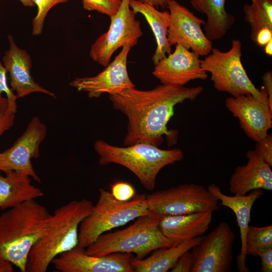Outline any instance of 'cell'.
Here are the masks:
<instances>
[{
  "mask_svg": "<svg viewBox=\"0 0 272 272\" xmlns=\"http://www.w3.org/2000/svg\"><path fill=\"white\" fill-rule=\"evenodd\" d=\"M241 56L242 43L234 39L227 51L213 48L211 52L201 59V66L210 73L211 81L218 91L227 93L233 97L250 94L262 98L267 96L262 86L258 90L248 77Z\"/></svg>",
  "mask_w": 272,
  "mask_h": 272,
  "instance_id": "obj_7",
  "label": "cell"
},
{
  "mask_svg": "<svg viewBox=\"0 0 272 272\" xmlns=\"http://www.w3.org/2000/svg\"><path fill=\"white\" fill-rule=\"evenodd\" d=\"M111 193L117 200L127 201L135 195V190L132 185L124 181H117L111 187Z\"/></svg>",
  "mask_w": 272,
  "mask_h": 272,
  "instance_id": "obj_30",
  "label": "cell"
},
{
  "mask_svg": "<svg viewBox=\"0 0 272 272\" xmlns=\"http://www.w3.org/2000/svg\"><path fill=\"white\" fill-rule=\"evenodd\" d=\"M3 176L0 171V209L15 207L26 201L42 197L44 193L32 184L28 175L10 171Z\"/></svg>",
  "mask_w": 272,
  "mask_h": 272,
  "instance_id": "obj_21",
  "label": "cell"
},
{
  "mask_svg": "<svg viewBox=\"0 0 272 272\" xmlns=\"http://www.w3.org/2000/svg\"><path fill=\"white\" fill-rule=\"evenodd\" d=\"M226 0H190L192 7L205 15L204 33L211 40L223 38L234 24L235 17L226 11Z\"/></svg>",
  "mask_w": 272,
  "mask_h": 272,
  "instance_id": "obj_24",
  "label": "cell"
},
{
  "mask_svg": "<svg viewBox=\"0 0 272 272\" xmlns=\"http://www.w3.org/2000/svg\"><path fill=\"white\" fill-rule=\"evenodd\" d=\"M271 40L272 29L267 27H264L257 32L254 42L258 46L263 47Z\"/></svg>",
  "mask_w": 272,
  "mask_h": 272,
  "instance_id": "obj_35",
  "label": "cell"
},
{
  "mask_svg": "<svg viewBox=\"0 0 272 272\" xmlns=\"http://www.w3.org/2000/svg\"><path fill=\"white\" fill-rule=\"evenodd\" d=\"M17 109V103H10L0 94V137L13 126Z\"/></svg>",
  "mask_w": 272,
  "mask_h": 272,
  "instance_id": "obj_28",
  "label": "cell"
},
{
  "mask_svg": "<svg viewBox=\"0 0 272 272\" xmlns=\"http://www.w3.org/2000/svg\"><path fill=\"white\" fill-rule=\"evenodd\" d=\"M264 88L268 96L269 108L272 110V72L270 71L264 73L262 77Z\"/></svg>",
  "mask_w": 272,
  "mask_h": 272,
  "instance_id": "obj_36",
  "label": "cell"
},
{
  "mask_svg": "<svg viewBox=\"0 0 272 272\" xmlns=\"http://www.w3.org/2000/svg\"><path fill=\"white\" fill-rule=\"evenodd\" d=\"M99 156V164L114 163L131 171L148 190L155 187L160 171L164 167L181 161L184 157L179 148L163 150L147 143H137L127 147H118L98 140L94 145Z\"/></svg>",
  "mask_w": 272,
  "mask_h": 272,
  "instance_id": "obj_4",
  "label": "cell"
},
{
  "mask_svg": "<svg viewBox=\"0 0 272 272\" xmlns=\"http://www.w3.org/2000/svg\"><path fill=\"white\" fill-rule=\"evenodd\" d=\"M244 19L250 26V38L254 42L257 32L262 28L272 29V0H251L243 7Z\"/></svg>",
  "mask_w": 272,
  "mask_h": 272,
  "instance_id": "obj_25",
  "label": "cell"
},
{
  "mask_svg": "<svg viewBox=\"0 0 272 272\" xmlns=\"http://www.w3.org/2000/svg\"><path fill=\"white\" fill-rule=\"evenodd\" d=\"M272 246V226L255 227L249 225L245 238V254L256 256L259 248Z\"/></svg>",
  "mask_w": 272,
  "mask_h": 272,
  "instance_id": "obj_26",
  "label": "cell"
},
{
  "mask_svg": "<svg viewBox=\"0 0 272 272\" xmlns=\"http://www.w3.org/2000/svg\"><path fill=\"white\" fill-rule=\"evenodd\" d=\"M69 0H33L37 6V12L32 21V34L35 36L41 34L44 21L49 11L58 4L65 3Z\"/></svg>",
  "mask_w": 272,
  "mask_h": 272,
  "instance_id": "obj_27",
  "label": "cell"
},
{
  "mask_svg": "<svg viewBox=\"0 0 272 272\" xmlns=\"http://www.w3.org/2000/svg\"><path fill=\"white\" fill-rule=\"evenodd\" d=\"M256 256L260 258L262 272L272 271V246L258 249L256 252Z\"/></svg>",
  "mask_w": 272,
  "mask_h": 272,
  "instance_id": "obj_33",
  "label": "cell"
},
{
  "mask_svg": "<svg viewBox=\"0 0 272 272\" xmlns=\"http://www.w3.org/2000/svg\"><path fill=\"white\" fill-rule=\"evenodd\" d=\"M175 45L173 52L155 64L152 75L161 84L178 86L206 80L208 74L201 66L200 56L180 44Z\"/></svg>",
  "mask_w": 272,
  "mask_h": 272,
  "instance_id": "obj_16",
  "label": "cell"
},
{
  "mask_svg": "<svg viewBox=\"0 0 272 272\" xmlns=\"http://www.w3.org/2000/svg\"><path fill=\"white\" fill-rule=\"evenodd\" d=\"M130 0H121L117 11L110 17L107 31L101 35L91 45L90 56L98 64L106 66L113 53L125 45L131 47L137 44L143 35L136 13L130 8Z\"/></svg>",
  "mask_w": 272,
  "mask_h": 272,
  "instance_id": "obj_9",
  "label": "cell"
},
{
  "mask_svg": "<svg viewBox=\"0 0 272 272\" xmlns=\"http://www.w3.org/2000/svg\"><path fill=\"white\" fill-rule=\"evenodd\" d=\"M130 8L145 17L155 36L156 48L152 59L155 65L161 59L172 52L171 45L168 40L170 23L168 11H160L154 6L136 0H130Z\"/></svg>",
  "mask_w": 272,
  "mask_h": 272,
  "instance_id": "obj_22",
  "label": "cell"
},
{
  "mask_svg": "<svg viewBox=\"0 0 272 272\" xmlns=\"http://www.w3.org/2000/svg\"><path fill=\"white\" fill-rule=\"evenodd\" d=\"M203 236L185 240L176 245L154 250L148 257L141 259L132 258L131 266L135 272H167L185 252L198 244Z\"/></svg>",
  "mask_w": 272,
  "mask_h": 272,
  "instance_id": "obj_23",
  "label": "cell"
},
{
  "mask_svg": "<svg viewBox=\"0 0 272 272\" xmlns=\"http://www.w3.org/2000/svg\"><path fill=\"white\" fill-rule=\"evenodd\" d=\"M9 49L5 52L3 64L9 74L11 89L18 98H23L35 93H42L55 98L51 91L36 83L31 74L32 60L29 54L20 48L12 35H8Z\"/></svg>",
  "mask_w": 272,
  "mask_h": 272,
  "instance_id": "obj_17",
  "label": "cell"
},
{
  "mask_svg": "<svg viewBox=\"0 0 272 272\" xmlns=\"http://www.w3.org/2000/svg\"><path fill=\"white\" fill-rule=\"evenodd\" d=\"M213 212L208 211L180 215H160L158 227L172 245H176L204 234L210 226Z\"/></svg>",
  "mask_w": 272,
  "mask_h": 272,
  "instance_id": "obj_20",
  "label": "cell"
},
{
  "mask_svg": "<svg viewBox=\"0 0 272 272\" xmlns=\"http://www.w3.org/2000/svg\"><path fill=\"white\" fill-rule=\"evenodd\" d=\"M248 162L237 166L229 181V190L234 195H245L252 190H272L271 166L264 162L253 150L246 153Z\"/></svg>",
  "mask_w": 272,
  "mask_h": 272,
  "instance_id": "obj_18",
  "label": "cell"
},
{
  "mask_svg": "<svg viewBox=\"0 0 272 272\" xmlns=\"http://www.w3.org/2000/svg\"><path fill=\"white\" fill-rule=\"evenodd\" d=\"M99 192L97 203L79 226L78 246L81 248H87L106 231L140 217L152 214L144 194L135 195L127 201H121L105 189L100 188Z\"/></svg>",
  "mask_w": 272,
  "mask_h": 272,
  "instance_id": "obj_6",
  "label": "cell"
},
{
  "mask_svg": "<svg viewBox=\"0 0 272 272\" xmlns=\"http://www.w3.org/2000/svg\"><path fill=\"white\" fill-rule=\"evenodd\" d=\"M167 8L170 14L167 35L170 44H180L200 56L209 54L213 47L212 41L201 27L205 20L175 0H171Z\"/></svg>",
  "mask_w": 272,
  "mask_h": 272,
  "instance_id": "obj_12",
  "label": "cell"
},
{
  "mask_svg": "<svg viewBox=\"0 0 272 272\" xmlns=\"http://www.w3.org/2000/svg\"><path fill=\"white\" fill-rule=\"evenodd\" d=\"M236 234L226 222H221L191 251V272H229L233 261Z\"/></svg>",
  "mask_w": 272,
  "mask_h": 272,
  "instance_id": "obj_10",
  "label": "cell"
},
{
  "mask_svg": "<svg viewBox=\"0 0 272 272\" xmlns=\"http://www.w3.org/2000/svg\"><path fill=\"white\" fill-rule=\"evenodd\" d=\"M159 218V214L143 216L126 228L103 233L85 248V252L97 256L115 252L134 253V258L141 259L157 249L169 247L172 244L158 227Z\"/></svg>",
  "mask_w": 272,
  "mask_h": 272,
  "instance_id": "obj_5",
  "label": "cell"
},
{
  "mask_svg": "<svg viewBox=\"0 0 272 272\" xmlns=\"http://www.w3.org/2000/svg\"><path fill=\"white\" fill-rule=\"evenodd\" d=\"M132 254L115 252L97 256L85 252L78 246L62 253L51 263L61 272H134L131 265Z\"/></svg>",
  "mask_w": 272,
  "mask_h": 272,
  "instance_id": "obj_14",
  "label": "cell"
},
{
  "mask_svg": "<svg viewBox=\"0 0 272 272\" xmlns=\"http://www.w3.org/2000/svg\"><path fill=\"white\" fill-rule=\"evenodd\" d=\"M51 214L35 199L22 202L0 216V254L26 272L31 249L44 234Z\"/></svg>",
  "mask_w": 272,
  "mask_h": 272,
  "instance_id": "obj_2",
  "label": "cell"
},
{
  "mask_svg": "<svg viewBox=\"0 0 272 272\" xmlns=\"http://www.w3.org/2000/svg\"><path fill=\"white\" fill-rule=\"evenodd\" d=\"M25 7H32L35 6L33 0H19Z\"/></svg>",
  "mask_w": 272,
  "mask_h": 272,
  "instance_id": "obj_40",
  "label": "cell"
},
{
  "mask_svg": "<svg viewBox=\"0 0 272 272\" xmlns=\"http://www.w3.org/2000/svg\"><path fill=\"white\" fill-rule=\"evenodd\" d=\"M203 90L200 86L186 87L161 84L149 90L133 87L109 95L114 108L127 118L124 145L142 143L159 147L163 135L169 144H173L177 131L168 130L167 125L174 115L175 106L187 100H195Z\"/></svg>",
  "mask_w": 272,
  "mask_h": 272,
  "instance_id": "obj_1",
  "label": "cell"
},
{
  "mask_svg": "<svg viewBox=\"0 0 272 272\" xmlns=\"http://www.w3.org/2000/svg\"><path fill=\"white\" fill-rule=\"evenodd\" d=\"M93 205L92 201L83 199L56 209L44 234L29 252L26 272H46L54 258L78 246L80 225Z\"/></svg>",
  "mask_w": 272,
  "mask_h": 272,
  "instance_id": "obj_3",
  "label": "cell"
},
{
  "mask_svg": "<svg viewBox=\"0 0 272 272\" xmlns=\"http://www.w3.org/2000/svg\"><path fill=\"white\" fill-rule=\"evenodd\" d=\"M140 2L151 5L157 9L161 7L163 9L167 8L171 0H136Z\"/></svg>",
  "mask_w": 272,
  "mask_h": 272,
  "instance_id": "obj_37",
  "label": "cell"
},
{
  "mask_svg": "<svg viewBox=\"0 0 272 272\" xmlns=\"http://www.w3.org/2000/svg\"><path fill=\"white\" fill-rule=\"evenodd\" d=\"M7 71L3 63L0 61V94L5 93L6 97L10 103H17L18 97L8 84Z\"/></svg>",
  "mask_w": 272,
  "mask_h": 272,
  "instance_id": "obj_32",
  "label": "cell"
},
{
  "mask_svg": "<svg viewBox=\"0 0 272 272\" xmlns=\"http://www.w3.org/2000/svg\"><path fill=\"white\" fill-rule=\"evenodd\" d=\"M209 191L218 200L222 206L231 209L235 214L240 229L241 242V252L237 257V265L240 272H248L246 266L245 238L247 229L251 220V211L254 202L263 194L261 189L251 190L245 195H228L220 188L212 183L208 187Z\"/></svg>",
  "mask_w": 272,
  "mask_h": 272,
  "instance_id": "obj_19",
  "label": "cell"
},
{
  "mask_svg": "<svg viewBox=\"0 0 272 272\" xmlns=\"http://www.w3.org/2000/svg\"><path fill=\"white\" fill-rule=\"evenodd\" d=\"M225 106L238 119L246 135L255 142L263 140L272 127V110L267 96L262 98L250 94L230 96L225 100Z\"/></svg>",
  "mask_w": 272,
  "mask_h": 272,
  "instance_id": "obj_15",
  "label": "cell"
},
{
  "mask_svg": "<svg viewBox=\"0 0 272 272\" xmlns=\"http://www.w3.org/2000/svg\"><path fill=\"white\" fill-rule=\"evenodd\" d=\"M255 153L270 166H272V135L267 133L261 141L256 142Z\"/></svg>",
  "mask_w": 272,
  "mask_h": 272,
  "instance_id": "obj_31",
  "label": "cell"
},
{
  "mask_svg": "<svg viewBox=\"0 0 272 272\" xmlns=\"http://www.w3.org/2000/svg\"><path fill=\"white\" fill-rule=\"evenodd\" d=\"M264 51L268 56L272 55V40L266 44L264 46Z\"/></svg>",
  "mask_w": 272,
  "mask_h": 272,
  "instance_id": "obj_39",
  "label": "cell"
},
{
  "mask_svg": "<svg viewBox=\"0 0 272 272\" xmlns=\"http://www.w3.org/2000/svg\"><path fill=\"white\" fill-rule=\"evenodd\" d=\"M13 264L4 259L0 254V272H12L14 271Z\"/></svg>",
  "mask_w": 272,
  "mask_h": 272,
  "instance_id": "obj_38",
  "label": "cell"
},
{
  "mask_svg": "<svg viewBox=\"0 0 272 272\" xmlns=\"http://www.w3.org/2000/svg\"><path fill=\"white\" fill-rule=\"evenodd\" d=\"M152 214L165 216L190 214L219 209L218 200L208 188L197 184H180L147 196Z\"/></svg>",
  "mask_w": 272,
  "mask_h": 272,
  "instance_id": "obj_8",
  "label": "cell"
},
{
  "mask_svg": "<svg viewBox=\"0 0 272 272\" xmlns=\"http://www.w3.org/2000/svg\"><path fill=\"white\" fill-rule=\"evenodd\" d=\"M131 48L128 45L122 47L100 73L92 77L76 78L70 85L79 92H87L90 98H98L103 93L119 94L126 89L135 87L127 69V57Z\"/></svg>",
  "mask_w": 272,
  "mask_h": 272,
  "instance_id": "obj_13",
  "label": "cell"
},
{
  "mask_svg": "<svg viewBox=\"0 0 272 272\" xmlns=\"http://www.w3.org/2000/svg\"><path fill=\"white\" fill-rule=\"evenodd\" d=\"M46 134V126L38 117H33L14 145L0 153V171L6 173L14 171L28 175L35 181L41 183L31 159L39 158V147Z\"/></svg>",
  "mask_w": 272,
  "mask_h": 272,
  "instance_id": "obj_11",
  "label": "cell"
},
{
  "mask_svg": "<svg viewBox=\"0 0 272 272\" xmlns=\"http://www.w3.org/2000/svg\"><path fill=\"white\" fill-rule=\"evenodd\" d=\"M192 264V253L189 250L184 253L178 258L170 271L171 272H191Z\"/></svg>",
  "mask_w": 272,
  "mask_h": 272,
  "instance_id": "obj_34",
  "label": "cell"
},
{
  "mask_svg": "<svg viewBox=\"0 0 272 272\" xmlns=\"http://www.w3.org/2000/svg\"><path fill=\"white\" fill-rule=\"evenodd\" d=\"M121 0H82L83 8L87 11H95L109 17L118 10Z\"/></svg>",
  "mask_w": 272,
  "mask_h": 272,
  "instance_id": "obj_29",
  "label": "cell"
}]
</instances>
